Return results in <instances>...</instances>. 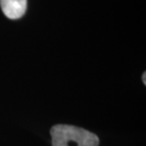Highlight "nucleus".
<instances>
[{
    "instance_id": "1",
    "label": "nucleus",
    "mask_w": 146,
    "mask_h": 146,
    "mask_svg": "<svg viewBox=\"0 0 146 146\" xmlns=\"http://www.w3.org/2000/svg\"><path fill=\"white\" fill-rule=\"evenodd\" d=\"M52 146H98L95 134L80 127L57 124L50 129Z\"/></svg>"
},
{
    "instance_id": "2",
    "label": "nucleus",
    "mask_w": 146,
    "mask_h": 146,
    "mask_svg": "<svg viewBox=\"0 0 146 146\" xmlns=\"http://www.w3.org/2000/svg\"><path fill=\"white\" fill-rule=\"evenodd\" d=\"M3 13L10 19H19L27 11V0H0Z\"/></svg>"
},
{
    "instance_id": "3",
    "label": "nucleus",
    "mask_w": 146,
    "mask_h": 146,
    "mask_svg": "<svg viewBox=\"0 0 146 146\" xmlns=\"http://www.w3.org/2000/svg\"><path fill=\"white\" fill-rule=\"evenodd\" d=\"M143 83H144V84H146V81H145V73L143 74Z\"/></svg>"
}]
</instances>
